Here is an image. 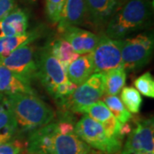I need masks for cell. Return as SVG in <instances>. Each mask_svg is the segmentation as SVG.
<instances>
[{
    "label": "cell",
    "instance_id": "d6986e66",
    "mask_svg": "<svg viewBox=\"0 0 154 154\" xmlns=\"http://www.w3.org/2000/svg\"><path fill=\"white\" fill-rule=\"evenodd\" d=\"M49 47L51 54L60 62L65 70L73 61L81 56L75 52L70 44L62 37L55 39L51 44L49 45Z\"/></svg>",
    "mask_w": 154,
    "mask_h": 154
},
{
    "label": "cell",
    "instance_id": "e0dca14e",
    "mask_svg": "<svg viewBox=\"0 0 154 154\" xmlns=\"http://www.w3.org/2000/svg\"><path fill=\"white\" fill-rule=\"evenodd\" d=\"M15 94H33L31 86L28 85L11 71L0 64V94L11 95Z\"/></svg>",
    "mask_w": 154,
    "mask_h": 154
},
{
    "label": "cell",
    "instance_id": "484cf974",
    "mask_svg": "<svg viewBox=\"0 0 154 154\" xmlns=\"http://www.w3.org/2000/svg\"><path fill=\"white\" fill-rule=\"evenodd\" d=\"M23 148V144L21 141H9L0 144V154H21Z\"/></svg>",
    "mask_w": 154,
    "mask_h": 154
},
{
    "label": "cell",
    "instance_id": "7a4b0ae2",
    "mask_svg": "<svg viewBox=\"0 0 154 154\" xmlns=\"http://www.w3.org/2000/svg\"><path fill=\"white\" fill-rule=\"evenodd\" d=\"M152 10L150 0H128L124 6L110 18L105 34L110 38L122 39L128 34L145 28Z\"/></svg>",
    "mask_w": 154,
    "mask_h": 154
},
{
    "label": "cell",
    "instance_id": "5bb4252c",
    "mask_svg": "<svg viewBox=\"0 0 154 154\" xmlns=\"http://www.w3.org/2000/svg\"><path fill=\"white\" fill-rule=\"evenodd\" d=\"M82 113H84L95 121L99 122L111 135L122 140V138L120 136L122 123L112 115L109 108L102 100H99L94 105L86 107L83 109Z\"/></svg>",
    "mask_w": 154,
    "mask_h": 154
},
{
    "label": "cell",
    "instance_id": "5b68a950",
    "mask_svg": "<svg viewBox=\"0 0 154 154\" xmlns=\"http://www.w3.org/2000/svg\"><path fill=\"white\" fill-rule=\"evenodd\" d=\"M37 78L53 98L59 88L68 82L66 70L61 63L51 54L49 45L41 51L38 61Z\"/></svg>",
    "mask_w": 154,
    "mask_h": 154
},
{
    "label": "cell",
    "instance_id": "44dd1931",
    "mask_svg": "<svg viewBox=\"0 0 154 154\" xmlns=\"http://www.w3.org/2000/svg\"><path fill=\"white\" fill-rule=\"evenodd\" d=\"M105 73V95L117 96L126 83L127 73L123 66L110 69Z\"/></svg>",
    "mask_w": 154,
    "mask_h": 154
},
{
    "label": "cell",
    "instance_id": "8992f818",
    "mask_svg": "<svg viewBox=\"0 0 154 154\" xmlns=\"http://www.w3.org/2000/svg\"><path fill=\"white\" fill-rule=\"evenodd\" d=\"M0 64L12 71L22 82L31 85L37 78L38 62L34 58V49L30 44L22 45L8 56L0 58Z\"/></svg>",
    "mask_w": 154,
    "mask_h": 154
},
{
    "label": "cell",
    "instance_id": "52a82bcc",
    "mask_svg": "<svg viewBox=\"0 0 154 154\" xmlns=\"http://www.w3.org/2000/svg\"><path fill=\"white\" fill-rule=\"evenodd\" d=\"M122 39H114L105 34L99 36L96 47L90 53L94 63V73L106 72L122 66Z\"/></svg>",
    "mask_w": 154,
    "mask_h": 154
},
{
    "label": "cell",
    "instance_id": "cb8c5ba5",
    "mask_svg": "<svg viewBox=\"0 0 154 154\" xmlns=\"http://www.w3.org/2000/svg\"><path fill=\"white\" fill-rule=\"evenodd\" d=\"M134 85L140 94L148 98H154V79L149 71L137 77L134 82Z\"/></svg>",
    "mask_w": 154,
    "mask_h": 154
},
{
    "label": "cell",
    "instance_id": "277c9868",
    "mask_svg": "<svg viewBox=\"0 0 154 154\" xmlns=\"http://www.w3.org/2000/svg\"><path fill=\"white\" fill-rule=\"evenodd\" d=\"M154 39L152 33H139L122 39V61L125 70H137L148 63L153 53Z\"/></svg>",
    "mask_w": 154,
    "mask_h": 154
},
{
    "label": "cell",
    "instance_id": "4316f807",
    "mask_svg": "<svg viewBox=\"0 0 154 154\" xmlns=\"http://www.w3.org/2000/svg\"><path fill=\"white\" fill-rule=\"evenodd\" d=\"M17 8L16 0H0V21Z\"/></svg>",
    "mask_w": 154,
    "mask_h": 154
},
{
    "label": "cell",
    "instance_id": "7c38bea8",
    "mask_svg": "<svg viewBox=\"0 0 154 154\" xmlns=\"http://www.w3.org/2000/svg\"><path fill=\"white\" fill-rule=\"evenodd\" d=\"M60 34L79 55L91 53L99 40L97 34L78 27H69Z\"/></svg>",
    "mask_w": 154,
    "mask_h": 154
},
{
    "label": "cell",
    "instance_id": "d4e9b609",
    "mask_svg": "<svg viewBox=\"0 0 154 154\" xmlns=\"http://www.w3.org/2000/svg\"><path fill=\"white\" fill-rule=\"evenodd\" d=\"M66 0H45V14L50 22L58 23Z\"/></svg>",
    "mask_w": 154,
    "mask_h": 154
},
{
    "label": "cell",
    "instance_id": "6da1fadb",
    "mask_svg": "<svg viewBox=\"0 0 154 154\" xmlns=\"http://www.w3.org/2000/svg\"><path fill=\"white\" fill-rule=\"evenodd\" d=\"M17 121L18 129L33 131L53 122V109L33 94H15L6 96Z\"/></svg>",
    "mask_w": 154,
    "mask_h": 154
},
{
    "label": "cell",
    "instance_id": "ac0fdd59",
    "mask_svg": "<svg viewBox=\"0 0 154 154\" xmlns=\"http://www.w3.org/2000/svg\"><path fill=\"white\" fill-rule=\"evenodd\" d=\"M18 129L15 116L11 111L5 95L0 99V144L11 141Z\"/></svg>",
    "mask_w": 154,
    "mask_h": 154
},
{
    "label": "cell",
    "instance_id": "8fae6325",
    "mask_svg": "<svg viewBox=\"0 0 154 154\" xmlns=\"http://www.w3.org/2000/svg\"><path fill=\"white\" fill-rule=\"evenodd\" d=\"M105 93L85 82L78 86L69 97L61 100L69 110L82 113L83 109L101 100Z\"/></svg>",
    "mask_w": 154,
    "mask_h": 154
},
{
    "label": "cell",
    "instance_id": "4fadbf2b",
    "mask_svg": "<svg viewBox=\"0 0 154 154\" xmlns=\"http://www.w3.org/2000/svg\"><path fill=\"white\" fill-rule=\"evenodd\" d=\"M88 21L87 8L84 0H66L62 16L57 23V31L61 33L69 27L82 25Z\"/></svg>",
    "mask_w": 154,
    "mask_h": 154
},
{
    "label": "cell",
    "instance_id": "9c48e42d",
    "mask_svg": "<svg viewBox=\"0 0 154 154\" xmlns=\"http://www.w3.org/2000/svg\"><path fill=\"white\" fill-rule=\"evenodd\" d=\"M88 22L94 28H105L110 18L124 6L128 0H84Z\"/></svg>",
    "mask_w": 154,
    "mask_h": 154
},
{
    "label": "cell",
    "instance_id": "3957f363",
    "mask_svg": "<svg viewBox=\"0 0 154 154\" xmlns=\"http://www.w3.org/2000/svg\"><path fill=\"white\" fill-rule=\"evenodd\" d=\"M75 134L92 148L104 154H118L122 147V140L108 132L101 123L88 115L84 116L75 126Z\"/></svg>",
    "mask_w": 154,
    "mask_h": 154
},
{
    "label": "cell",
    "instance_id": "9a60e30c",
    "mask_svg": "<svg viewBox=\"0 0 154 154\" xmlns=\"http://www.w3.org/2000/svg\"><path fill=\"white\" fill-rule=\"evenodd\" d=\"M28 15L25 11L16 8L0 21V38L22 35L27 33Z\"/></svg>",
    "mask_w": 154,
    "mask_h": 154
},
{
    "label": "cell",
    "instance_id": "2e32d148",
    "mask_svg": "<svg viewBox=\"0 0 154 154\" xmlns=\"http://www.w3.org/2000/svg\"><path fill=\"white\" fill-rule=\"evenodd\" d=\"M94 73V63L90 53L81 55L66 69L68 80L77 87L85 82Z\"/></svg>",
    "mask_w": 154,
    "mask_h": 154
},
{
    "label": "cell",
    "instance_id": "7402d4cb",
    "mask_svg": "<svg viewBox=\"0 0 154 154\" xmlns=\"http://www.w3.org/2000/svg\"><path fill=\"white\" fill-rule=\"evenodd\" d=\"M120 99L130 113L137 114L142 105V97L133 87H124L120 92Z\"/></svg>",
    "mask_w": 154,
    "mask_h": 154
},
{
    "label": "cell",
    "instance_id": "83f0119b",
    "mask_svg": "<svg viewBox=\"0 0 154 154\" xmlns=\"http://www.w3.org/2000/svg\"><path fill=\"white\" fill-rule=\"evenodd\" d=\"M2 96H3V94H0V99H1V98H2Z\"/></svg>",
    "mask_w": 154,
    "mask_h": 154
},
{
    "label": "cell",
    "instance_id": "ffe728a7",
    "mask_svg": "<svg viewBox=\"0 0 154 154\" xmlns=\"http://www.w3.org/2000/svg\"><path fill=\"white\" fill-rule=\"evenodd\" d=\"M37 37L38 33L35 31H32L22 35L0 38V58L8 56L22 45L30 44Z\"/></svg>",
    "mask_w": 154,
    "mask_h": 154
},
{
    "label": "cell",
    "instance_id": "30bf717a",
    "mask_svg": "<svg viewBox=\"0 0 154 154\" xmlns=\"http://www.w3.org/2000/svg\"><path fill=\"white\" fill-rule=\"evenodd\" d=\"M51 154H104L92 148L75 134V131L62 133L56 129L52 135Z\"/></svg>",
    "mask_w": 154,
    "mask_h": 154
},
{
    "label": "cell",
    "instance_id": "ba28073f",
    "mask_svg": "<svg viewBox=\"0 0 154 154\" xmlns=\"http://www.w3.org/2000/svg\"><path fill=\"white\" fill-rule=\"evenodd\" d=\"M153 119L136 122V126L128 135L124 150L139 154H154Z\"/></svg>",
    "mask_w": 154,
    "mask_h": 154
},
{
    "label": "cell",
    "instance_id": "603a6c76",
    "mask_svg": "<svg viewBox=\"0 0 154 154\" xmlns=\"http://www.w3.org/2000/svg\"><path fill=\"white\" fill-rule=\"evenodd\" d=\"M103 98H104L103 102L109 108L112 115L114 116L122 124L130 121V119L132 118L131 113L125 108V106L122 103L121 99L117 96L105 95V96H103Z\"/></svg>",
    "mask_w": 154,
    "mask_h": 154
}]
</instances>
